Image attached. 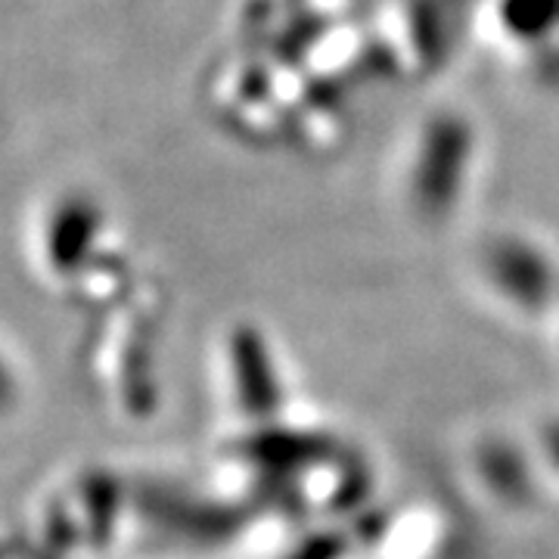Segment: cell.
Wrapping results in <instances>:
<instances>
[{
  "label": "cell",
  "mask_w": 559,
  "mask_h": 559,
  "mask_svg": "<svg viewBox=\"0 0 559 559\" xmlns=\"http://www.w3.org/2000/svg\"><path fill=\"white\" fill-rule=\"evenodd\" d=\"M550 451H554V457H557V463H559V429L554 432V436H550Z\"/></svg>",
  "instance_id": "6da1fadb"
}]
</instances>
